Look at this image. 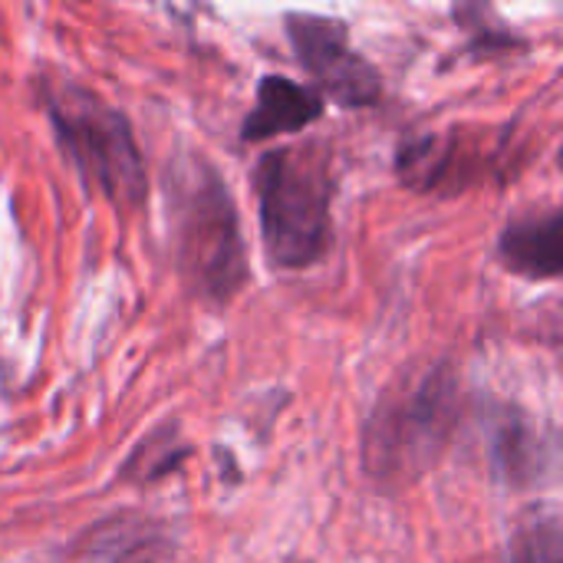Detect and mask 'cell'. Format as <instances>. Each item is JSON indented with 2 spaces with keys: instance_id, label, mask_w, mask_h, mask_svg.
<instances>
[{
  "instance_id": "1",
  "label": "cell",
  "mask_w": 563,
  "mask_h": 563,
  "mask_svg": "<svg viewBox=\"0 0 563 563\" xmlns=\"http://www.w3.org/2000/svg\"><path fill=\"white\" fill-rule=\"evenodd\" d=\"M462 419V379L449 360L406 366L376 399L363 429V468L386 488L422 482L449 452Z\"/></svg>"
},
{
  "instance_id": "2",
  "label": "cell",
  "mask_w": 563,
  "mask_h": 563,
  "mask_svg": "<svg viewBox=\"0 0 563 563\" xmlns=\"http://www.w3.org/2000/svg\"><path fill=\"white\" fill-rule=\"evenodd\" d=\"M36 96L63 158L82 185L119 211H139L148 195V175L125 112L66 69H43Z\"/></svg>"
},
{
  "instance_id": "3",
  "label": "cell",
  "mask_w": 563,
  "mask_h": 563,
  "mask_svg": "<svg viewBox=\"0 0 563 563\" xmlns=\"http://www.w3.org/2000/svg\"><path fill=\"white\" fill-rule=\"evenodd\" d=\"M257 221L267 264L307 271L333 244V158L323 142L280 145L254 165Z\"/></svg>"
},
{
  "instance_id": "4",
  "label": "cell",
  "mask_w": 563,
  "mask_h": 563,
  "mask_svg": "<svg viewBox=\"0 0 563 563\" xmlns=\"http://www.w3.org/2000/svg\"><path fill=\"white\" fill-rule=\"evenodd\" d=\"M175 264L185 287L208 307H228L251 280L234 195L201 155L188 158L175 178Z\"/></svg>"
},
{
  "instance_id": "5",
  "label": "cell",
  "mask_w": 563,
  "mask_h": 563,
  "mask_svg": "<svg viewBox=\"0 0 563 563\" xmlns=\"http://www.w3.org/2000/svg\"><path fill=\"white\" fill-rule=\"evenodd\" d=\"M287 40L297 63L317 79V92L340 109H369L383 99L379 69L350 43V26L336 16L287 13Z\"/></svg>"
},
{
  "instance_id": "6",
  "label": "cell",
  "mask_w": 563,
  "mask_h": 563,
  "mask_svg": "<svg viewBox=\"0 0 563 563\" xmlns=\"http://www.w3.org/2000/svg\"><path fill=\"white\" fill-rule=\"evenodd\" d=\"M554 459L558 452L551 432H544L531 416L515 406L501 409L488 439V465L501 485L515 492L534 488L551 478Z\"/></svg>"
},
{
  "instance_id": "7",
  "label": "cell",
  "mask_w": 563,
  "mask_h": 563,
  "mask_svg": "<svg viewBox=\"0 0 563 563\" xmlns=\"http://www.w3.org/2000/svg\"><path fill=\"white\" fill-rule=\"evenodd\" d=\"M165 558V525L145 515H112L86 528L53 563H162Z\"/></svg>"
},
{
  "instance_id": "8",
  "label": "cell",
  "mask_w": 563,
  "mask_h": 563,
  "mask_svg": "<svg viewBox=\"0 0 563 563\" xmlns=\"http://www.w3.org/2000/svg\"><path fill=\"white\" fill-rule=\"evenodd\" d=\"M563 211L558 205L511 218L498 234V261L525 280H558L563 267Z\"/></svg>"
},
{
  "instance_id": "9",
  "label": "cell",
  "mask_w": 563,
  "mask_h": 563,
  "mask_svg": "<svg viewBox=\"0 0 563 563\" xmlns=\"http://www.w3.org/2000/svg\"><path fill=\"white\" fill-rule=\"evenodd\" d=\"M323 96L313 86L294 82L280 73L261 76L254 109L241 122L244 142H267L277 135H294L323 119Z\"/></svg>"
},
{
  "instance_id": "10",
  "label": "cell",
  "mask_w": 563,
  "mask_h": 563,
  "mask_svg": "<svg viewBox=\"0 0 563 563\" xmlns=\"http://www.w3.org/2000/svg\"><path fill=\"white\" fill-rule=\"evenodd\" d=\"M188 455H191V445L181 439L178 426L162 422L132 449V455L119 468V478L132 485H155L168 478L172 472H178L188 462Z\"/></svg>"
},
{
  "instance_id": "11",
  "label": "cell",
  "mask_w": 563,
  "mask_h": 563,
  "mask_svg": "<svg viewBox=\"0 0 563 563\" xmlns=\"http://www.w3.org/2000/svg\"><path fill=\"white\" fill-rule=\"evenodd\" d=\"M561 518L554 508H531L515 521L511 563H561Z\"/></svg>"
}]
</instances>
